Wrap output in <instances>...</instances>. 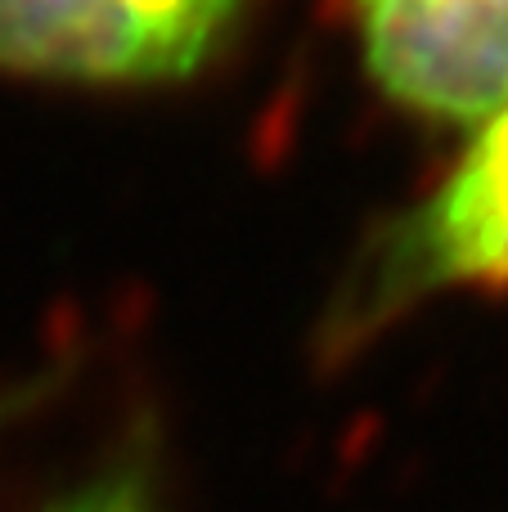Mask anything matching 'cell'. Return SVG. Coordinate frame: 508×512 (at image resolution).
<instances>
[{
	"label": "cell",
	"instance_id": "cell-1",
	"mask_svg": "<svg viewBox=\"0 0 508 512\" xmlns=\"http://www.w3.org/2000/svg\"><path fill=\"white\" fill-rule=\"evenodd\" d=\"M508 283V99L446 176L360 239L315 324L320 364H347L432 301Z\"/></svg>",
	"mask_w": 508,
	"mask_h": 512
},
{
	"label": "cell",
	"instance_id": "cell-5",
	"mask_svg": "<svg viewBox=\"0 0 508 512\" xmlns=\"http://www.w3.org/2000/svg\"><path fill=\"white\" fill-rule=\"evenodd\" d=\"M59 387H63V369H45V373H36V378H27V382L0 387V432L14 427V423H23L27 414H36V409H41Z\"/></svg>",
	"mask_w": 508,
	"mask_h": 512
},
{
	"label": "cell",
	"instance_id": "cell-4",
	"mask_svg": "<svg viewBox=\"0 0 508 512\" xmlns=\"http://www.w3.org/2000/svg\"><path fill=\"white\" fill-rule=\"evenodd\" d=\"M41 512H162V445L153 423L126 427L72 486L45 499Z\"/></svg>",
	"mask_w": 508,
	"mask_h": 512
},
{
	"label": "cell",
	"instance_id": "cell-2",
	"mask_svg": "<svg viewBox=\"0 0 508 512\" xmlns=\"http://www.w3.org/2000/svg\"><path fill=\"white\" fill-rule=\"evenodd\" d=\"M243 0H0V72L63 86L189 81Z\"/></svg>",
	"mask_w": 508,
	"mask_h": 512
},
{
	"label": "cell",
	"instance_id": "cell-3",
	"mask_svg": "<svg viewBox=\"0 0 508 512\" xmlns=\"http://www.w3.org/2000/svg\"><path fill=\"white\" fill-rule=\"evenodd\" d=\"M378 95L410 117L468 126L508 99V0H351Z\"/></svg>",
	"mask_w": 508,
	"mask_h": 512
}]
</instances>
